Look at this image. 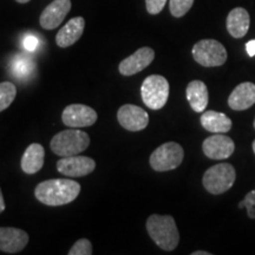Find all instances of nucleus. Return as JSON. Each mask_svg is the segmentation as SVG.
I'll return each mask as SVG.
<instances>
[{"label": "nucleus", "mask_w": 255, "mask_h": 255, "mask_svg": "<svg viewBox=\"0 0 255 255\" xmlns=\"http://www.w3.org/2000/svg\"><path fill=\"white\" fill-rule=\"evenodd\" d=\"M81 184L69 178H53L38 184L34 195L45 206H64L77 199Z\"/></svg>", "instance_id": "f257e3e1"}, {"label": "nucleus", "mask_w": 255, "mask_h": 255, "mask_svg": "<svg viewBox=\"0 0 255 255\" xmlns=\"http://www.w3.org/2000/svg\"><path fill=\"white\" fill-rule=\"evenodd\" d=\"M146 231L161 250L170 252L177 247L180 234L176 222L170 215H150L146 220Z\"/></svg>", "instance_id": "f03ea898"}, {"label": "nucleus", "mask_w": 255, "mask_h": 255, "mask_svg": "<svg viewBox=\"0 0 255 255\" xmlns=\"http://www.w3.org/2000/svg\"><path fill=\"white\" fill-rule=\"evenodd\" d=\"M90 145V137L85 131L78 129L63 130L52 137L51 150L62 157L75 156L87 150Z\"/></svg>", "instance_id": "7ed1b4c3"}, {"label": "nucleus", "mask_w": 255, "mask_h": 255, "mask_svg": "<svg viewBox=\"0 0 255 255\" xmlns=\"http://www.w3.org/2000/svg\"><path fill=\"white\" fill-rule=\"evenodd\" d=\"M142 101L149 109L159 110L167 104L169 97V83L163 76H148L141 87Z\"/></svg>", "instance_id": "20e7f679"}, {"label": "nucleus", "mask_w": 255, "mask_h": 255, "mask_svg": "<svg viewBox=\"0 0 255 255\" xmlns=\"http://www.w3.org/2000/svg\"><path fill=\"white\" fill-rule=\"evenodd\" d=\"M235 169L229 163H219L210 167L203 175V187L214 195L223 194L231 189L235 182Z\"/></svg>", "instance_id": "39448f33"}, {"label": "nucleus", "mask_w": 255, "mask_h": 255, "mask_svg": "<svg viewBox=\"0 0 255 255\" xmlns=\"http://www.w3.org/2000/svg\"><path fill=\"white\" fill-rule=\"evenodd\" d=\"M194 59L205 68L221 66L227 60V51L221 43L215 39H203L197 41L194 45Z\"/></svg>", "instance_id": "423d86ee"}, {"label": "nucleus", "mask_w": 255, "mask_h": 255, "mask_svg": "<svg viewBox=\"0 0 255 255\" xmlns=\"http://www.w3.org/2000/svg\"><path fill=\"white\" fill-rule=\"evenodd\" d=\"M184 151L182 146L178 143L167 142L155 149L149 162L155 171H169L176 169L182 163Z\"/></svg>", "instance_id": "0eeeda50"}, {"label": "nucleus", "mask_w": 255, "mask_h": 255, "mask_svg": "<svg viewBox=\"0 0 255 255\" xmlns=\"http://www.w3.org/2000/svg\"><path fill=\"white\" fill-rule=\"evenodd\" d=\"M96 168V162L88 156H68L57 162V170L68 177H82L91 174Z\"/></svg>", "instance_id": "6e6552de"}, {"label": "nucleus", "mask_w": 255, "mask_h": 255, "mask_svg": "<svg viewBox=\"0 0 255 255\" xmlns=\"http://www.w3.org/2000/svg\"><path fill=\"white\" fill-rule=\"evenodd\" d=\"M97 119V113L84 104L68 105L62 115L63 123L70 128L91 127L96 123Z\"/></svg>", "instance_id": "1a4fd4ad"}, {"label": "nucleus", "mask_w": 255, "mask_h": 255, "mask_svg": "<svg viewBox=\"0 0 255 255\" xmlns=\"http://www.w3.org/2000/svg\"><path fill=\"white\" fill-rule=\"evenodd\" d=\"M117 120L129 131H141L149 124V115L144 109L133 104H126L117 111Z\"/></svg>", "instance_id": "9d476101"}, {"label": "nucleus", "mask_w": 255, "mask_h": 255, "mask_svg": "<svg viewBox=\"0 0 255 255\" xmlns=\"http://www.w3.org/2000/svg\"><path fill=\"white\" fill-rule=\"evenodd\" d=\"M154 58L155 51L151 47H141L136 52H133L131 56H129L120 63V73L123 76L136 75V73L141 72L145 68H148Z\"/></svg>", "instance_id": "9b49d317"}, {"label": "nucleus", "mask_w": 255, "mask_h": 255, "mask_svg": "<svg viewBox=\"0 0 255 255\" xmlns=\"http://www.w3.org/2000/svg\"><path fill=\"white\" fill-rule=\"evenodd\" d=\"M235 144L231 137L215 133V135L207 137L202 144V150L208 158L212 159H226L231 157L234 152Z\"/></svg>", "instance_id": "f8f14e48"}, {"label": "nucleus", "mask_w": 255, "mask_h": 255, "mask_svg": "<svg viewBox=\"0 0 255 255\" xmlns=\"http://www.w3.org/2000/svg\"><path fill=\"white\" fill-rule=\"evenodd\" d=\"M71 0H53L41 12L39 23L45 30L58 27L71 9Z\"/></svg>", "instance_id": "ddd939ff"}, {"label": "nucleus", "mask_w": 255, "mask_h": 255, "mask_svg": "<svg viewBox=\"0 0 255 255\" xmlns=\"http://www.w3.org/2000/svg\"><path fill=\"white\" fill-rule=\"evenodd\" d=\"M27 233L19 228L0 227V251L8 254L19 253L27 246Z\"/></svg>", "instance_id": "4468645a"}, {"label": "nucleus", "mask_w": 255, "mask_h": 255, "mask_svg": "<svg viewBox=\"0 0 255 255\" xmlns=\"http://www.w3.org/2000/svg\"><path fill=\"white\" fill-rule=\"evenodd\" d=\"M255 104V84L245 82L239 84L228 97V105L233 110H247Z\"/></svg>", "instance_id": "2eb2a0df"}, {"label": "nucleus", "mask_w": 255, "mask_h": 255, "mask_svg": "<svg viewBox=\"0 0 255 255\" xmlns=\"http://www.w3.org/2000/svg\"><path fill=\"white\" fill-rule=\"evenodd\" d=\"M85 27V20L83 17H76L70 19L64 26L60 28L56 36V43L59 47H69L77 43L82 37Z\"/></svg>", "instance_id": "dca6fc26"}, {"label": "nucleus", "mask_w": 255, "mask_h": 255, "mask_svg": "<svg viewBox=\"0 0 255 255\" xmlns=\"http://www.w3.org/2000/svg\"><path fill=\"white\" fill-rule=\"evenodd\" d=\"M45 161V150L39 143H32L21 157V169L25 174H36L43 168Z\"/></svg>", "instance_id": "f3484780"}, {"label": "nucleus", "mask_w": 255, "mask_h": 255, "mask_svg": "<svg viewBox=\"0 0 255 255\" xmlns=\"http://www.w3.org/2000/svg\"><path fill=\"white\" fill-rule=\"evenodd\" d=\"M251 18L248 12L242 7H237L229 12L227 17V30L232 37L242 38L250 30Z\"/></svg>", "instance_id": "a211bd4d"}, {"label": "nucleus", "mask_w": 255, "mask_h": 255, "mask_svg": "<svg viewBox=\"0 0 255 255\" xmlns=\"http://www.w3.org/2000/svg\"><path fill=\"white\" fill-rule=\"evenodd\" d=\"M187 100L189 102L191 109L195 113H203L208 105V89L207 85L201 81H193L188 84L187 90Z\"/></svg>", "instance_id": "6ab92c4d"}, {"label": "nucleus", "mask_w": 255, "mask_h": 255, "mask_svg": "<svg viewBox=\"0 0 255 255\" xmlns=\"http://www.w3.org/2000/svg\"><path fill=\"white\" fill-rule=\"evenodd\" d=\"M201 126L209 132L225 133L232 129L233 124L227 115L209 110L205 111L201 116Z\"/></svg>", "instance_id": "aec40b11"}, {"label": "nucleus", "mask_w": 255, "mask_h": 255, "mask_svg": "<svg viewBox=\"0 0 255 255\" xmlns=\"http://www.w3.org/2000/svg\"><path fill=\"white\" fill-rule=\"evenodd\" d=\"M33 68H34V65H33V63H32V60L25 56L15 57V58L13 59V62H12V65H11V69H12V72H13V75L15 76V77H18L20 79L28 77V76L32 73V71H33Z\"/></svg>", "instance_id": "412c9836"}, {"label": "nucleus", "mask_w": 255, "mask_h": 255, "mask_svg": "<svg viewBox=\"0 0 255 255\" xmlns=\"http://www.w3.org/2000/svg\"><path fill=\"white\" fill-rule=\"evenodd\" d=\"M17 96V88L13 83L2 82L0 83V113L7 109Z\"/></svg>", "instance_id": "4be33fe9"}, {"label": "nucleus", "mask_w": 255, "mask_h": 255, "mask_svg": "<svg viewBox=\"0 0 255 255\" xmlns=\"http://www.w3.org/2000/svg\"><path fill=\"white\" fill-rule=\"evenodd\" d=\"M194 4V0H170L169 1V9L170 13L176 18L183 17Z\"/></svg>", "instance_id": "5701e85b"}, {"label": "nucleus", "mask_w": 255, "mask_h": 255, "mask_svg": "<svg viewBox=\"0 0 255 255\" xmlns=\"http://www.w3.org/2000/svg\"><path fill=\"white\" fill-rule=\"evenodd\" d=\"M92 245L88 239H81L69 251V255H91Z\"/></svg>", "instance_id": "b1692460"}, {"label": "nucleus", "mask_w": 255, "mask_h": 255, "mask_svg": "<svg viewBox=\"0 0 255 255\" xmlns=\"http://www.w3.org/2000/svg\"><path fill=\"white\" fill-rule=\"evenodd\" d=\"M239 208H246L248 218L255 219V190H252L239 203Z\"/></svg>", "instance_id": "393cba45"}, {"label": "nucleus", "mask_w": 255, "mask_h": 255, "mask_svg": "<svg viewBox=\"0 0 255 255\" xmlns=\"http://www.w3.org/2000/svg\"><path fill=\"white\" fill-rule=\"evenodd\" d=\"M167 0H145L146 11L150 14H158L164 8Z\"/></svg>", "instance_id": "a878e982"}, {"label": "nucleus", "mask_w": 255, "mask_h": 255, "mask_svg": "<svg viewBox=\"0 0 255 255\" xmlns=\"http://www.w3.org/2000/svg\"><path fill=\"white\" fill-rule=\"evenodd\" d=\"M38 44H39V40H38V38L36 36H33V34H28V36L24 38L23 45L25 47V50L28 51V52H33V51H36V49L38 47Z\"/></svg>", "instance_id": "bb28decb"}, {"label": "nucleus", "mask_w": 255, "mask_h": 255, "mask_svg": "<svg viewBox=\"0 0 255 255\" xmlns=\"http://www.w3.org/2000/svg\"><path fill=\"white\" fill-rule=\"evenodd\" d=\"M246 51H247V55L250 57L255 56V39H252L250 41H247Z\"/></svg>", "instance_id": "cd10ccee"}, {"label": "nucleus", "mask_w": 255, "mask_h": 255, "mask_svg": "<svg viewBox=\"0 0 255 255\" xmlns=\"http://www.w3.org/2000/svg\"><path fill=\"white\" fill-rule=\"evenodd\" d=\"M5 210V201H4V196H2L1 189H0V213H2Z\"/></svg>", "instance_id": "c85d7f7f"}, {"label": "nucleus", "mask_w": 255, "mask_h": 255, "mask_svg": "<svg viewBox=\"0 0 255 255\" xmlns=\"http://www.w3.org/2000/svg\"><path fill=\"white\" fill-rule=\"evenodd\" d=\"M191 255H210V253H208V252H205V251H197V252H193Z\"/></svg>", "instance_id": "c756f323"}, {"label": "nucleus", "mask_w": 255, "mask_h": 255, "mask_svg": "<svg viewBox=\"0 0 255 255\" xmlns=\"http://www.w3.org/2000/svg\"><path fill=\"white\" fill-rule=\"evenodd\" d=\"M15 1L19 2V4H26V2L30 1V0H15Z\"/></svg>", "instance_id": "7c9ffc66"}, {"label": "nucleus", "mask_w": 255, "mask_h": 255, "mask_svg": "<svg viewBox=\"0 0 255 255\" xmlns=\"http://www.w3.org/2000/svg\"><path fill=\"white\" fill-rule=\"evenodd\" d=\"M253 151H254V154H255V139H254V142H253Z\"/></svg>", "instance_id": "2f4dec72"}, {"label": "nucleus", "mask_w": 255, "mask_h": 255, "mask_svg": "<svg viewBox=\"0 0 255 255\" xmlns=\"http://www.w3.org/2000/svg\"><path fill=\"white\" fill-rule=\"evenodd\" d=\"M253 126H254V128H255V119H254V123H253Z\"/></svg>", "instance_id": "473e14b6"}]
</instances>
